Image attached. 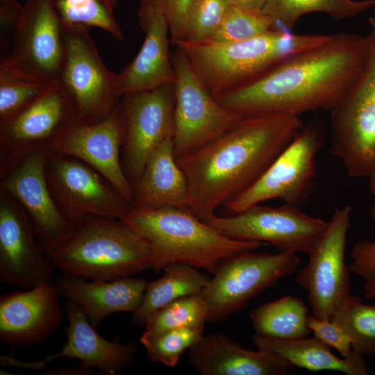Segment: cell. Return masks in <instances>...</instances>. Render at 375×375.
I'll return each mask as SVG.
<instances>
[{
  "label": "cell",
  "instance_id": "b9f144b4",
  "mask_svg": "<svg viewBox=\"0 0 375 375\" xmlns=\"http://www.w3.org/2000/svg\"><path fill=\"white\" fill-rule=\"evenodd\" d=\"M363 295L367 299H375V276L365 281Z\"/></svg>",
  "mask_w": 375,
  "mask_h": 375
},
{
  "label": "cell",
  "instance_id": "6da1fadb",
  "mask_svg": "<svg viewBox=\"0 0 375 375\" xmlns=\"http://www.w3.org/2000/svg\"><path fill=\"white\" fill-rule=\"evenodd\" d=\"M367 36L340 33L293 53L256 80L216 98L241 118L331 111L358 79L367 56Z\"/></svg>",
  "mask_w": 375,
  "mask_h": 375
},
{
  "label": "cell",
  "instance_id": "9c48e42d",
  "mask_svg": "<svg viewBox=\"0 0 375 375\" xmlns=\"http://www.w3.org/2000/svg\"><path fill=\"white\" fill-rule=\"evenodd\" d=\"M65 55L56 81L82 123L108 116L122 95L117 74L104 65L90 33L83 26L65 27Z\"/></svg>",
  "mask_w": 375,
  "mask_h": 375
},
{
  "label": "cell",
  "instance_id": "e0dca14e",
  "mask_svg": "<svg viewBox=\"0 0 375 375\" xmlns=\"http://www.w3.org/2000/svg\"><path fill=\"white\" fill-rule=\"evenodd\" d=\"M67 318V342L61 350L37 361L18 360L12 355L1 356V365L40 370L56 358L77 359L83 369L97 368L107 375H115L129 367L138 351L135 344L109 341L101 336L78 305L67 301L65 306Z\"/></svg>",
  "mask_w": 375,
  "mask_h": 375
},
{
  "label": "cell",
  "instance_id": "7c38bea8",
  "mask_svg": "<svg viewBox=\"0 0 375 375\" xmlns=\"http://www.w3.org/2000/svg\"><path fill=\"white\" fill-rule=\"evenodd\" d=\"M352 207L336 208L308 256L307 265L297 274L298 285L308 293L312 315L331 319L342 299L351 293L349 266L345 251Z\"/></svg>",
  "mask_w": 375,
  "mask_h": 375
},
{
  "label": "cell",
  "instance_id": "f35d334b",
  "mask_svg": "<svg viewBox=\"0 0 375 375\" xmlns=\"http://www.w3.org/2000/svg\"><path fill=\"white\" fill-rule=\"evenodd\" d=\"M351 272L362 279L375 276V238L363 240L354 244L351 252Z\"/></svg>",
  "mask_w": 375,
  "mask_h": 375
},
{
  "label": "cell",
  "instance_id": "4dcf8cb0",
  "mask_svg": "<svg viewBox=\"0 0 375 375\" xmlns=\"http://www.w3.org/2000/svg\"><path fill=\"white\" fill-rule=\"evenodd\" d=\"M349 335L352 349L375 357V304H366L351 293L340 301L331 317Z\"/></svg>",
  "mask_w": 375,
  "mask_h": 375
},
{
  "label": "cell",
  "instance_id": "603a6c76",
  "mask_svg": "<svg viewBox=\"0 0 375 375\" xmlns=\"http://www.w3.org/2000/svg\"><path fill=\"white\" fill-rule=\"evenodd\" d=\"M188 360L202 375H284L294 367L268 352L242 347L220 333L203 335Z\"/></svg>",
  "mask_w": 375,
  "mask_h": 375
},
{
  "label": "cell",
  "instance_id": "7a4b0ae2",
  "mask_svg": "<svg viewBox=\"0 0 375 375\" xmlns=\"http://www.w3.org/2000/svg\"><path fill=\"white\" fill-rule=\"evenodd\" d=\"M300 116L244 117L203 146L176 158L187 179L189 210L206 221L265 172L303 126Z\"/></svg>",
  "mask_w": 375,
  "mask_h": 375
},
{
  "label": "cell",
  "instance_id": "ee69618b",
  "mask_svg": "<svg viewBox=\"0 0 375 375\" xmlns=\"http://www.w3.org/2000/svg\"><path fill=\"white\" fill-rule=\"evenodd\" d=\"M368 177L370 192L375 197V169L369 175ZM371 217L375 221V201L371 210Z\"/></svg>",
  "mask_w": 375,
  "mask_h": 375
},
{
  "label": "cell",
  "instance_id": "ffe728a7",
  "mask_svg": "<svg viewBox=\"0 0 375 375\" xmlns=\"http://www.w3.org/2000/svg\"><path fill=\"white\" fill-rule=\"evenodd\" d=\"M54 282L0 297V340L13 347H33L46 342L63 320Z\"/></svg>",
  "mask_w": 375,
  "mask_h": 375
},
{
  "label": "cell",
  "instance_id": "f1b7e54d",
  "mask_svg": "<svg viewBox=\"0 0 375 375\" xmlns=\"http://www.w3.org/2000/svg\"><path fill=\"white\" fill-rule=\"evenodd\" d=\"M56 83L6 56L0 59V124L26 108Z\"/></svg>",
  "mask_w": 375,
  "mask_h": 375
},
{
  "label": "cell",
  "instance_id": "484cf974",
  "mask_svg": "<svg viewBox=\"0 0 375 375\" xmlns=\"http://www.w3.org/2000/svg\"><path fill=\"white\" fill-rule=\"evenodd\" d=\"M252 340L257 349L272 353L293 367L311 372L331 370L347 375L369 374L365 356L352 350L347 357H338L331 352L330 346L315 336L278 340L253 333Z\"/></svg>",
  "mask_w": 375,
  "mask_h": 375
},
{
  "label": "cell",
  "instance_id": "7402d4cb",
  "mask_svg": "<svg viewBox=\"0 0 375 375\" xmlns=\"http://www.w3.org/2000/svg\"><path fill=\"white\" fill-rule=\"evenodd\" d=\"M53 282L59 295L80 306L95 328L113 313H133L141 304L149 283L144 278L131 276L101 281L64 274Z\"/></svg>",
  "mask_w": 375,
  "mask_h": 375
},
{
  "label": "cell",
  "instance_id": "d590c367",
  "mask_svg": "<svg viewBox=\"0 0 375 375\" xmlns=\"http://www.w3.org/2000/svg\"><path fill=\"white\" fill-rule=\"evenodd\" d=\"M232 0H193L190 6L183 40H207L221 24Z\"/></svg>",
  "mask_w": 375,
  "mask_h": 375
},
{
  "label": "cell",
  "instance_id": "8fae6325",
  "mask_svg": "<svg viewBox=\"0 0 375 375\" xmlns=\"http://www.w3.org/2000/svg\"><path fill=\"white\" fill-rule=\"evenodd\" d=\"M45 175L56 205L74 225L88 216L122 219L131 208L106 178L76 158L49 150Z\"/></svg>",
  "mask_w": 375,
  "mask_h": 375
},
{
  "label": "cell",
  "instance_id": "f546056e",
  "mask_svg": "<svg viewBox=\"0 0 375 375\" xmlns=\"http://www.w3.org/2000/svg\"><path fill=\"white\" fill-rule=\"evenodd\" d=\"M374 6L375 0H265L260 12L273 20L274 27L289 31L308 13L323 12L342 20Z\"/></svg>",
  "mask_w": 375,
  "mask_h": 375
},
{
  "label": "cell",
  "instance_id": "44dd1931",
  "mask_svg": "<svg viewBox=\"0 0 375 375\" xmlns=\"http://www.w3.org/2000/svg\"><path fill=\"white\" fill-rule=\"evenodd\" d=\"M124 128L118 104L104 119L79 123L50 150L85 162L106 178L132 204L133 187L121 161Z\"/></svg>",
  "mask_w": 375,
  "mask_h": 375
},
{
  "label": "cell",
  "instance_id": "9a60e30c",
  "mask_svg": "<svg viewBox=\"0 0 375 375\" xmlns=\"http://www.w3.org/2000/svg\"><path fill=\"white\" fill-rule=\"evenodd\" d=\"M205 222L231 238L269 243L278 251L306 254L328 224L287 203L278 207L258 204L228 217L215 215Z\"/></svg>",
  "mask_w": 375,
  "mask_h": 375
},
{
  "label": "cell",
  "instance_id": "d4e9b609",
  "mask_svg": "<svg viewBox=\"0 0 375 375\" xmlns=\"http://www.w3.org/2000/svg\"><path fill=\"white\" fill-rule=\"evenodd\" d=\"M131 206H171L189 210V189L174 151L173 138L163 141L149 157L133 185Z\"/></svg>",
  "mask_w": 375,
  "mask_h": 375
},
{
  "label": "cell",
  "instance_id": "5bb4252c",
  "mask_svg": "<svg viewBox=\"0 0 375 375\" xmlns=\"http://www.w3.org/2000/svg\"><path fill=\"white\" fill-rule=\"evenodd\" d=\"M174 104V84L126 94L119 101L124 128L121 161L132 185L151 153L163 141L173 138Z\"/></svg>",
  "mask_w": 375,
  "mask_h": 375
},
{
  "label": "cell",
  "instance_id": "ba28073f",
  "mask_svg": "<svg viewBox=\"0 0 375 375\" xmlns=\"http://www.w3.org/2000/svg\"><path fill=\"white\" fill-rule=\"evenodd\" d=\"M297 253L247 251L222 260L201 292L208 308L207 322L218 323L238 312L251 299L294 273Z\"/></svg>",
  "mask_w": 375,
  "mask_h": 375
},
{
  "label": "cell",
  "instance_id": "8d00e7d4",
  "mask_svg": "<svg viewBox=\"0 0 375 375\" xmlns=\"http://www.w3.org/2000/svg\"><path fill=\"white\" fill-rule=\"evenodd\" d=\"M193 0H140L141 10L163 13L169 26L172 42L174 44L185 38L189 10Z\"/></svg>",
  "mask_w": 375,
  "mask_h": 375
},
{
  "label": "cell",
  "instance_id": "cb8c5ba5",
  "mask_svg": "<svg viewBox=\"0 0 375 375\" xmlns=\"http://www.w3.org/2000/svg\"><path fill=\"white\" fill-rule=\"evenodd\" d=\"M144 42L132 62L117 74L122 97L174 84L176 74L169 54V26L162 12L138 10Z\"/></svg>",
  "mask_w": 375,
  "mask_h": 375
},
{
  "label": "cell",
  "instance_id": "8992f818",
  "mask_svg": "<svg viewBox=\"0 0 375 375\" xmlns=\"http://www.w3.org/2000/svg\"><path fill=\"white\" fill-rule=\"evenodd\" d=\"M368 48L354 85L330 111V151L350 177L375 169V17L369 19Z\"/></svg>",
  "mask_w": 375,
  "mask_h": 375
},
{
  "label": "cell",
  "instance_id": "2e32d148",
  "mask_svg": "<svg viewBox=\"0 0 375 375\" xmlns=\"http://www.w3.org/2000/svg\"><path fill=\"white\" fill-rule=\"evenodd\" d=\"M54 268L22 207L0 188V282L31 289L52 281Z\"/></svg>",
  "mask_w": 375,
  "mask_h": 375
},
{
  "label": "cell",
  "instance_id": "5b68a950",
  "mask_svg": "<svg viewBox=\"0 0 375 375\" xmlns=\"http://www.w3.org/2000/svg\"><path fill=\"white\" fill-rule=\"evenodd\" d=\"M62 274L88 280L112 281L151 269L147 243L119 219L88 216L74 233L48 255Z\"/></svg>",
  "mask_w": 375,
  "mask_h": 375
},
{
  "label": "cell",
  "instance_id": "e575fe53",
  "mask_svg": "<svg viewBox=\"0 0 375 375\" xmlns=\"http://www.w3.org/2000/svg\"><path fill=\"white\" fill-rule=\"evenodd\" d=\"M275 28L273 20L261 12L233 4L221 24L207 40L233 42L262 35Z\"/></svg>",
  "mask_w": 375,
  "mask_h": 375
},
{
  "label": "cell",
  "instance_id": "60d3db41",
  "mask_svg": "<svg viewBox=\"0 0 375 375\" xmlns=\"http://www.w3.org/2000/svg\"><path fill=\"white\" fill-rule=\"evenodd\" d=\"M233 3L245 9L260 12L265 0H232Z\"/></svg>",
  "mask_w": 375,
  "mask_h": 375
},
{
  "label": "cell",
  "instance_id": "1f68e13d",
  "mask_svg": "<svg viewBox=\"0 0 375 375\" xmlns=\"http://www.w3.org/2000/svg\"><path fill=\"white\" fill-rule=\"evenodd\" d=\"M64 27H96L121 41L122 30L117 21L116 0H51Z\"/></svg>",
  "mask_w": 375,
  "mask_h": 375
},
{
  "label": "cell",
  "instance_id": "836d02e7",
  "mask_svg": "<svg viewBox=\"0 0 375 375\" xmlns=\"http://www.w3.org/2000/svg\"><path fill=\"white\" fill-rule=\"evenodd\" d=\"M204 328L201 324L169 330L140 342L151 362L174 367L183 352L202 338Z\"/></svg>",
  "mask_w": 375,
  "mask_h": 375
},
{
  "label": "cell",
  "instance_id": "ac0fdd59",
  "mask_svg": "<svg viewBox=\"0 0 375 375\" xmlns=\"http://www.w3.org/2000/svg\"><path fill=\"white\" fill-rule=\"evenodd\" d=\"M79 123L71 101L56 83L26 108L0 124V155L39 147L51 148Z\"/></svg>",
  "mask_w": 375,
  "mask_h": 375
},
{
  "label": "cell",
  "instance_id": "d6a6232c",
  "mask_svg": "<svg viewBox=\"0 0 375 375\" xmlns=\"http://www.w3.org/2000/svg\"><path fill=\"white\" fill-rule=\"evenodd\" d=\"M207 317V305L201 294L178 299L149 318L140 341L169 330L205 324Z\"/></svg>",
  "mask_w": 375,
  "mask_h": 375
},
{
  "label": "cell",
  "instance_id": "83f0119b",
  "mask_svg": "<svg viewBox=\"0 0 375 375\" xmlns=\"http://www.w3.org/2000/svg\"><path fill=\"white\" fill-rule=\"evenodd\" d=\"M308 307L294 296L285 295L263 303L250 312L254 334L278 340L308 337Z\"/></svg>",
  "mask_w": 375,
  "mask_h": 375
},
{
  "label": "cell",
  "instance_id": "4fadbf2b",
  "mask_svg": "<svg viewBox=\"0 0 375 375\" xmlns=\"http://www.w3.org/2000/svg\"><path fill=\"white\" fill-rule=\"evenodd\" d=\"M172 58L176 74L174 151L176 158L213 140L233 126L240 116L222 106L201 81L177 47Z\"/></svg>",
  "mask_w": 375,
  "mask_h": 375
},
{
  "label": "cell",
  "instance_id": "7bdbcfd3",
  "mask_svg": "<svg viewBox=\"0 0 375 375\" xmlns=\"http://www.w3.org/2000/svg\"><path fill=\"white\" fill-rule=\"evenodd\" d=\"M91 369H83L80 367L78 369H72L69 368H60L54 371H47L45 374H88Z\"/></svg>",
  "mask_w": 375,
  "mask_h": 375
},
{
  "label": "cell",
  "instance_id": "74e56055",
  "mask_svg": "<svg viewBox=\"0 0 375 375\" xmlns=\"http://www.w3.org/2000/svg\"><path fill=\"white\" fill-rule=\"evenodd\" d=\"M308 324L314 336L335 349L341 356L347 357L353 350L349 335L332 319H318L309 315Z\"/></svg>",
  "mask_w": 375,
  "mask_h": 375
},
{
  "label": "cell",
  "instance_id": "52a82bcc",
  "mask_svg": "<svg viewBox=\"0 0 375 375\" xmlns=\"http://www.w3.org/2000/svg\"><path fill=\"white\" fill-rule=\"evenodd\" d=\"M49 150L39 147L0 155V188L22 207L47 256L76 228L60 211L49 188L45 163Z\"/></svg>",
  "mask_w": 375,
  "mask_h": 375
},
{
  "label": "cell",
  "instance_id": "d6986e66",
  "mask_svg": "<svg viewBox=\"0 0 375 375\" xmlns=\"http://www.w3.org/2000/svg\"><path fill=\"white\" fill-rule=\"evenodd\" d=\"M64 31L51 0H26L10 45L1 56L56 83L65 55Z\"/></svg>",
  "mask_w": 375,
  "mask_h": 375
},
{
  "label": "cell",
  "instance_id": "4316f807",
  "mask_svg": "<svg viewBox=\"0 0 375 375\" xmlns=\"http://www.w3.org/2000/svg\"><path fill=\"white\" fill-rule=\"evenodd\" d=\"M163 270L162 276L148 283L141 304L133 312L132 321L138 326H145L155 312L174 301L201 294L210 278L183 263L169 264Z\"/></svg>",
  "mask_w": 375,
  "mask_h": 375
},
{
  "label": "cell",
  "instance_id": "277c9868",
  "mask_svg": "<svg viewBox=\"0 0 375 375\" xmlns=\"http://www.w3.org/2000/svg\"><path fill=\"white\" fill-rule=\"evenodd\" d=\"M329 35H299L274 28L233 42L180 40L176 45L216 99L261 76L286 56L315 45Z\"/></svg>",
  "mask_w": 375,
  "mask_h": 375
},
{
  "label": "cell",
  "instance_id": "3957f363",
  "mask_svg": "<svg viewBox=\"0 0 375 375\" xmlns=\"http://www.w3.org/2000/svg\"><path fill=\"white\" fill-rule=\"evenodd\" d=\"M121 220L147 243L151 252V269L156 272L178 262L212 274L224 259L265 244L231 238L190 210L171 206H131Z\"/></svg>",
  "mask_w": 375,
  "mask_h": 375
},
{
  "label": "cell",
  "instance_id": "30bf717a",
  "mask_svg": "<svg viewBox=\"0 0 375 375\" xmlns=\"http://www.w3.org/2000/svg\"><path fill=\"white\" fill-rule=\"evenodd\" d=\"M324 143L319 124L303 125L258 179L224 206L236 214L272 199L297 206L304 203L312 191L317 157Z\"/></svg>",
  "mask_w": 375,
  "mask_h": 375
},
{
  "label": "cell",
  "instance_id": "ab89813d",
  "mask_svg": "<svg viewBox=\"0 0 375 375\" xmlns=\"http://www.w3.org/2000/svg\"><path fill=\"white\" fill-rule=\"evenodd\" d=\"M23 6L19 0H0V35L10 37L19 22Z\"/></svg>",
  "mask_w": 375,
  "mask_h": 375
}]
</instances>
